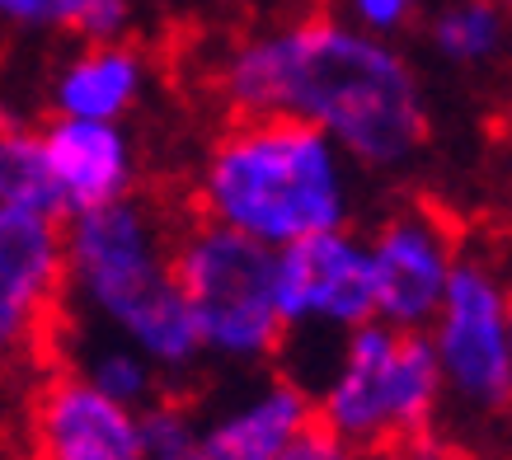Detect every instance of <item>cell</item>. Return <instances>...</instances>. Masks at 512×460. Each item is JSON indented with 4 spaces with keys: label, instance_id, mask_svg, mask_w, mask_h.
<instances>
[{
    "label": "cell",
    "instance_id": "6",
    "mask_svg": "<svg viewBox=\"0 0 512 460\" xmlns=\"http://www.w3.org/2000/svg\"><path fill=\"white\" fill-rule=\"evenodd\" d=\"M447 385V409L461 423L512 418L508 348H512V277L489 249H461L447 301L428 329Z\"/></svg>",
    "mask_w": 512,
    "mask_h": 460
},
{
    "label": "cell",
    "instance_id": "14",
    "mask_svg": "<svg viewBox=\"0 0 512 460\" xmlns=\"http://www.w3.org/2000/svg\"><path fill=\"white\" fill-rule=\"evenodd\" d=\"M428 43L447 66L480 71L498 62L512 43V15L498 10L494 0H447L428 19Z\"/></svg>",
    "mask_w": 512,
    "mask_h": 460
},
{
    "label": "cell",
    "instance_id": "11",
    "mask_svg": "<svg viewBox=\"0 0 512 460\" xmlns=\"http://www.w3.org/2000/svg\"><path fill=\"white\" fill-rule=\"evenodd\" d=\"M43 146L52 179L62 188L71 216L99 212L123 198H137V141L123 123H85V118H47Z\"/></svg>",
    "mask_w": 512,
    "mask_h": 460
},
{
    "label": "cell",
    "instance_id": "8",
    "mask_svg": "<svg viewBox=\"0 0 512 460\" xmlns=\"http://www.w3.org/2000/svg\"><path fill=\"white\" fill-rule=\"evenodd\" d=\"M278 306L292 334H353L376 320V273L367 235L325 230L278 249Z\"/></svg>",
    "mask_w": 512,
    "mask_h": 460
},
{
    "label": "cell",
    "instance_id": "16",
    "mask_svg": "<svg viewBox=\"0 0 512 460\" xmlns=\"http://www.w3.org/2000/svg\"><path fill=\"white\" fill-rule=\"evenodd\" d=\"M10 29L71 33L80 43H118L132 24V0H0Z\"/></svg>",
    "mask_w": 512,
    "mask_h": 460
},
{
    "label": "cell",
    "instance_id": "2",
    "mask_svg": "<svg viewBox=\"0 0 512 460\" xmlns=\"http://www.w3.org/2000/svg\"><path fill=\"white\" fill-rule=\"evenodd\" d=\"M193 207L259 245L287 249L296 240L353 226L357 165L315 123L235 118L202 155Z\"/></svg>",
    "mask_w": 512,
    "mask_h": 460
},
{
    "label": "cell",
    "instance_id": "1",
    "mask_svg": "<svg viewBox=\"0 0 512 460\" xmlns=\"http://www.w3.org/2000/svg\"><path fill=\"white\" fill-rule=\"evenodd\" d=\"M207 90L226 118H301L362 174H404L433 137L419 71L390 38L334 15H296L217 52Z\"/></svg>",
    "mask_w": 512,
    "mask_h": 460
},
{
    "label": "cell",
    "instance_id": "7",
    "mask_svg": "<svg viewBox=\"0 0 512 460\" xmlns=\"http://www.w3.org/2000/svg\"><path fill=\"white\" fill-rule=\"evenodd\" d=\"M367 249L376 273V320L400 334H428L461 263L456 226L428 202H400L367 230Z\"/></svg>",
    "mask_w": 512,
    "mask_h": 460
},
{
    "label": "cell",
    "instance_id": "22",
    "mask_svg": "<svg viewBox=\"0 0 512 460\" xmlns=\"http://www.w3.org/2000/svg\"><path fill=\"white\" fill-rule=\"evenodd\" d=\"M494 5H498V10H508V15H512V0H494Z\"/></svg>",
    "mask_w": 512,
    "mask_h": 460
},
{
    "label": "cell",
    "instance_id": "10",
    "mask_svg": "<svg viewBox=\"0 0 512 460\" xmlns=\"http://www.w3.org/2000/svg\"><path fill=\"white\" fill-rule=\"evenodd\" d=\"M33 460H141V414L99 395L80 371H57L29 404Z\"/></svg>",
    "mask_w": 512,
    "mask_h": 460
},
{
    "label": "cell",
    "instance_id": "15",
    "mask_svg": "<svg viewBox=\"0 0 512 460\" xmlns=\"http://www.w3.org/2000/svg\"><path fill=\"white\" fill-rule=\"evenodd\" d=\"M0 207L47 212L71 221V207H66L62 188L52 179V165H47L43 127L5 123V132H0Z\"/></svg>",
    "mask_w": 512,
    "mask_h": 460
},
{
    "label": "cell",
    "instance_id": "13",
    "mask_svg": "<svg viewBox=\"0 0 512 460\" xmlns=\"http://www.w3.org/2000/svg\"><path fill=\"white\" fill-rule=\"evenodd\" d=\"M151 90V57L137 43H85L47 76V118L123 123Z\"/></svg>",
    "mask_w": 512,
    "mask_h": 460
},
{
    "label": "cell",
    "instance_id": "18",
    "mask_svg": "<svg viewBox=\"0 0 512 460\" xmlns=\"http://www.w3.org/2000/svg\"><path fill=\"white\" fill-rule=\"evenodd\" d=\"M141 460H207L202 418L174 399L141 409Z\"/></svg>",
    "mask_w": 512,
    "mask_h": 460
},
{
    "label": "cell",
    "instance_id": "21",
    "mask_svg": "<svg viewBox=\"0 0 512 460\" xmlns=\"http://www.w3.org/2000/svg\"><path fill=\"white\" fill-rule=\"evenodd\" d=\"M395 460H456V451L442 437L423 432V437H409V442L395 446Z\"/></svg>",
    "mask_w": 512,
    "mask_h": 460
},
{
    "label": "cell",
    "instance_id": "24",
    "mask_svg": "<svg viewBox=\"0 0 512 460\" xmlns=\"http://www.w3.org/2000/svg\"><path fill=\"white\" fill-rule=\"evenodd\" d=\"M508 254H512V221H508Z\"/></svg>",
    "mask_w": 512,
    "mask_h": 460
},
{
    "label": "cell",
    "instance_id": "20",
    "mask_svg": "<svg viewBox=\"0 0 512 460\" xmlns=\"http://www.w3.org/2000/svg\"><path fill=\"white\" fill-rule=\"evenodd\" d=\"M278 460H367V451L362 446H353L348 437H339L334 428H325L320 418H315L311 428L301 432L287 451H282Z\"/></svg>",
    "mask_w": 512,
    "mask_h": 460
},
{
    "label": "cell",
    "instance_id": "9",
    "mask_svg": "<svg viewBox=\"0 0 512 460\" xmlns=\"http://www.w3.org/2000/svg\"><path fill=\"white\" fill-rule=\"evenodd\" d=\"M66 296V216L0 207V338L29 348Z\"/></svg>",
    "mask_w": 512,
    "mask_h": 460
},
{
    "label": "cell",
    "instance_id": "12",
    "mask_svg": "<svg viewBox=\"0 0 512 460\" xmlns=\"http://www.w3.org/2000/svg\"><path fill=\"white\" fill-rule=\"evenodd\" d=\"M315 418V395L301 376H268L202 418L207 460H278Z\"/></svg>",
    "mask_w": 512,
    "mask_h": 460
},
{
    "label": "cell",
    "instance_id": "23",
    "mask_svg": "<svg viewBox=\"0 0 512 460\" xmlns=\"http://www.w3.org/2000/svg\"><path fill=\"white\" fill-rule=\"evenodd\" d=\"M508 385H512V348H508Z\"/></svg>",
    "mask_w": 512,
    "mask_h": 460
},
{
    "label": "cell",
    "instance_id": "5",
    "mask_svg": "<svg viewBox=\"0 0 512 460\" xmlns=\"http://www.w3.org/2000/svg\"><path fill=\"white\" fill-rule=\"evenodd\" d=\"M174 273L212 362L264 367L282 353L292 329L278 306V249L193 216L174 235Z\"/></svg>",
    "mask_w": 512,
    "mask_h": 460
},
{
    "label": "cell",
    "instance_id": "19",
    "mask_svg": "<svg viewBox=\"0 0 512 460\" xmlns=\"http://www.w3.org/2000/svg\"><path fill=\"white\" fill-rule=\"evenodd\" d=\"M414 15H419V0H348V24L376 38H395L414 24Z\"/></svg>",
    "mask_w": 512,
    "mask_h": 460
},
{
    "label": "cell",
    "instance_id": "4",
    "mask_svg": "<svg viewBox=\"0 0 512 460\" xmlns=\"http://www.w3.org/2000/svg\"><path fill=\"white\" fill-rule=\"evenodd\" d=\"M442 409L447 385L433 338L400 334L386 320L343 334L315 390L320 423L362 451H386L433 432Z\"/></svg>",
    "mask_w": 512,
    "mask_h": 460
},
{
    "label": "cell",
    "instance_id": "3",
    "mask_svg": "<svg viewBox=\"0 0 512 460\" xmlns=\"http://www.w3.org/2000/svg\"><path fill=\"white\" fill-rule=\"evenodd\" d=\"M170 216L151 198H123L66 221V301L80 320L127 338L165 376L202 367L198 315L174 273Z\"/></svg>",
    "mask_w": 512,
    "mask_h": 460
},
{
    "label": "cell",
    "instance_id": "17",
    "mask_svg": "<svg viewBox=\"0 0 512 460\" xmlns=\"http://www.w3.org/2000/svg\"><path fill=\"white\" fill-rule=\"evenodd\" d=\"M76 371L99 390V395L118 399V404L132 409V414H141V409L156 404L160 376H165L141 348H132V343L118 334H104V338H94V343H85L76 353Z\"/></svg>",
    "mask_w": 512,
    "mask_h": 460
}]
</instances>
